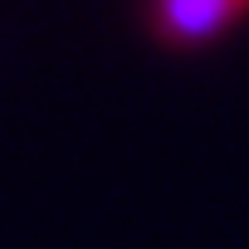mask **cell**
<instances>
[{
	"label": "cell",
	"mask_w": 249,
	"mask_h": 249,
	"mask_svg": "<svg viewBox=\"0 0 249 249\" xmlns=\"http://www.w3.org/2000/svg\"><path fill=\"white\" fill-rule=\"evenodd\" d=\"M244 10L249 0H152V25L171 44H200L234 25Z\"/></svg>",
	"instance_id": "cell-1"
}]
</instances>
